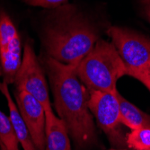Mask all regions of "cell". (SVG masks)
<instances>
[{
  "label": "cell",
  "instance_id": "1",
  "mask_svg": "<svg viewBox=\"0 0 150 150\" xmlns=\"http://www.w3.org/2000/svg\"><path fill=\"white\" fill-rule=\"evenodd\" d=\"M40 63L50 82L57 113L75 144L77 147L93 144L96 132L88 106L90 91L78 77V65L63 64L46 55Z\"/></svg>",
  "mask_w": 150,
  "mask_h": 150
},
{
  "label": "cell",
  "instance_id": "2",
  "mask_svg": "<svg viewBox=\"0 0 150 150\" xmlns=\"http://www.w3.org/2000/svg\"><path fill=\"white\" fill-rule=\"evenodd\" d=\"M99 32L76 6L53 9L45 21L42 46L44 55L67 65H78L93 49Z\"/></svg>",
  "mask_w": 150,
  "mask_h": 150
},
{
  "label": "cell",
  "instance_id": "3",
  "mask_svg": "<svg viewBox=\"0 0 150 150\" xmlns=\"http://www.w3.org/2000/svg\"><path fill=\"white\" fill-rule=\"evenodd\" d=\"M77 75L89 91L115 93L118 80L127 72L114 45L99 40L78 64Z\"/></svg>",
  "mask_w": 150,
  "mask_h": 150
},
{
  "label": "cell",
  "instance_id": "4",
  "mask_svg": "<svg viewBox=\"0 0 150 150\" xmlns=\"http://www.w3.org/2000/svg\"><path fill=\"white\" fill-rule=\"evenodd\" d=\"M107 33L125 66L127 76L141 82L150 73V39L118 26H111Z\"/></svg>",
  "mask_w": 150,
  "mask_h": 150
},
{
  "label": "cell",
  "instance_id": "5",
  "mask_svg": "<svg viewBox=\"0 0 150 150\" xmlns=\"http://www.w3.org/2000/svg\"><path fill=\"white\" fill-rule=\"evenodd\" d=\"M13 85L16 90L23 91L37 99L43 105L45 111L52 109L44 69L36 56L33 44L28 40L23 45L22 63Z\"/></svg>",
  "mask_w": 150,
  "mask_h": 150
},
{
  "label": "cell",
  "instance_id": "6",
  "mask_svg": "<svg viewBox=\"0 0 150 150\" xmlns=\"http://www.w3.org/2000/svg\"><path fill=\"white\" fill-rule=\"evenodd\" d=\"M23 48L16 24L8 13L0 10V77L13 84L22 63Z\"/></svg>",
  "mask_w": 150,
  "mask_h": 150
},
{
  "label": "cell",
  "instance_id": "7",
  "mask_svg": "<svg viewBox=\"0 0 150 150\" xmlns=\"http://www.w3.org/2000/svg\"><path fill=\"white\" fill-rule=\"evenodd\" d=\"M117 91L115 93L90 91L88 106L91 113L96 119L98 126L111 143L122 146L126 141L120 131L121 121Z\"/></svg>",
  "mask_w": 150,
  "mask_h": 150
},
{
  "label": "cell",
  "instance_id": "8",
  "mask_svg": "<svg viewBox=\"0 0 150 150\" xmlns=\"http://www.w3.org/2000/svg\"><path fill=\"white\" fill-rule=\"evenodd\" d=\"M15 99L21 116L28 128L38 150L46 146V111L43 105L31 94L16 90Z\"/></svg>",
  "mask_w": 150,
  "mask_h": 150
},
{
  "label": "cell",
  "instance_id": "9",
  "mask_svg": "<svg viewBox=\"0 0 150 150\" xmlns=\"http://www.w3.org/2000/svg\"><path fill=\"white\" fill-rule=\"evenodd\" d=\"M8 86L9 85L6 81L4 80L0 81V92L3 93L6 100L8 110H9V119L11 120L13 129H15L19 143L23 150H38L32 139L30 131L28 128H27L23 117L19 112L16 103L13 102Z\"/></svg>",
  "mask_w": 150,
  "mask_h": 150
},
{
  "label": "cell",
  "instance_id": "10",
  "mask_svg": "<svg viewBox=\"0 0 150 150\" xmlns=\"http://www.w3.org/2000/svg\"><path fill=\"white\" fill-rule=\"evenodd\" d=\"M69 135L65 122L56 116L52 109L47 110L45 150H71Z\"/></svg>",
  "mask_w": 150,
  "mask_h": 150
},
{
  "label": "cell",
  "instance_id": "11",
  "mask_svg": "<svg viewBox=\"0 0 150 150\" xmlns=\"http://www.w3.org/2000/svg\"><path fill=\"white\" fill-rule=\"evenodd\" d=\"M117 97L120 103V121L122 125L129 128L131 130L139 128H150V115L126 100L119 91H117Z\"/></svg>",
  "mask_w": 150,
  "mask_h": 150
},
{
  "label": "cell",
  "instance_id": "12",
  "mask_svg": "<svg viewBox=\"0 0 150 150\" xmlns=\"http://www.w3.org/2000/svg\"><path fill=\"white\" fill-rule=\"evenodd\" d=\"M19 145L9 116L0 110V150H20Z\"/></svg>",
  "mask_w": 150,
  "mask_h": 150
},
{
  "label": "cell",
  "instance_id": "13",
  "mask_svg": "<svg viewBox=\"0 0 150 150\" xmlns=\"http://www.w3.org/2000/svg\"><path fill=\"white\" fill-rule=\"evenodd\" d=\"M125 141L131 150H150V128L132 129L126 135Z\"/></svg>",
  "mask_w": 150,
  "mask_h": 150
},
{
  "label": "cell",
  "instance_id": "14",
  "mask_svg": "<svg viewBox=\"0 0 150 150\" xmlns=\"http://www.w3.org/2000/svg\"><path fill=\"white\" fill-rule=\"evenodd\" d=\"M23 1L33 6H40L48 9H55L67 4V0H23Z\"/></svg>",
  "mask_w": 150,
  "mask_h": 150
},
{
  "label": "cell",
  "instance_id": "15",
  "mask_svg": "<svg viewBox=\"0 0 150 150\" xmlns=\"http://www.w3.org/2000/svg\"><path fill=\"white\" fill-rule=\"evenodd\" d=\"M142 6H143V11H144L145 16L150 23V0H143Z\"/></svg>",
  "mask_w": 150,
  "mask_h": 150
},
{
  "label": "cell",
  "instance_id": "16",
  "mask_svg": "<svg viewBox=\"0 0 150 150\" xmlns=\"http://www.w3.org/2000/svg\"><path fill=\"white\" fill-rule=\"evenodd\" d=\"M141 83L149 90V92H150V73L141 81Z\"/></svg>",
  "mask_w": 150,
  "mask_h": 150
},
{
  "label": "cell",
  "instance_id": "17",
  "mask_svg": "<svg viewBox=\"0 0 150 150\" xmlns=\"http://www.w3.org/2000/svg\"><path fill=\"white\" fill-rule=\"evenodd\" d=\"M110 150H125V149H110Z\"/></svg>",
  "mask_w": 150,
  "mask_h": 150
}]
</instances>
